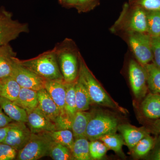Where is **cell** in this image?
<instances>
[{
  "label": "cell",
  "mask_w": 160,
  "mask_h": 160,
  "mask_svg": "<svg viewBox=\"0 0 160 160\" xmlns=\"http://www.w3.org/2000/svg\"><path fill=\"white\" fill-rule=\"evenodd\" d=\"M95 0H77L75 7L79 11H85L89 8V6L92 4Z\"/></svg>",
  "instance_id": "obj_37"
},
{
  "label": "cell",
  "mask_w": 160,
  "mask_h": 160,
  "mask_svg": "<svg viewBox=\"0 0 160 160\" xmlns=\"http://www.w3.org/2000/svg\"><path fill=\"white\" fill-rule=\"evenodd\" d=\"M143 66L146 72L148 88L153 93L160 94V69L153 63Z\"/></svg>",
  "instance_id": "obj_23"
},
{
  "label": "cell",
  "mask_w": 160,
  "mask_h": 160,
  "mask_svg": "<svg viewBox=\"0 0 160 160\" xmlns=\"http://www.w3.org/2000/svg\"><path fill=\"white\" fill-rule=\"evenodd\" d=\"M29 31L28 24L13 19L11 12L4 8L0 9V46L9 44L21 33Z\"/></svg>",
  "instance_id": "obj_6"
},
{
  "label": "cell",
  "mask_w": 160,
  "mask_h": 160,
  "mask_svg": "<svg viewBox=\"0 0 160 160\" xmlns=\"http://www.w3.org/2000/svg\"><path fill=\"white\" fill-rule=\"evenodd\" d=\"M52 142L47 132L32 133L29 142L18 151L16 160H37L48 155Z\"/></svg>",
  "instance_id": "obj_4"
},
{
  "label": "cell",
  "mask_w": 160,
  "mask_h": 160,
  "mask_svg": "<svg viewBox=\"0 0 160 160\" xmlns=\"http://www.w3.org/2000/svg\"><path fill=\"white\" fill-rule=\"evenodd\" d=\"M118 130L121 132L130 150H132L142 138L149 134L144 128H137L127 124L118 125Z\"/></svg>",
  "instance_id": "obj_13"
},
{
  "label": "cell",
  "mask_w": 160,
  "mask_h": 160,
  "mask_svg": "<svg viewBox=\"0 0 160 160\" xmlns=\"http://www.w3.org/2000/svg\"><path fill=\"white\" fill-rule=\"evenodd\" d=\"M26 124L32 133L48 132L57 130L54 122L47 117L38 107L27 112Z\"/></svg>",
  "instance_id": "obj_11"
},
{
  "label": "cell",
  "mask_w": 160,
  "mask_h": 160,
  "mask_svg": "<svg viewBox=\"0 0 160 160\" xmlns=\"http://www.w3.org/2000/svg\"><path fill=\"white\" fill-rule=\"evenodd\" d=\"M60 2L65 6H75L77 0H59Z\"/></svg>",
  "instance_id": "obj_39"
},
{
  "label": "cell",
  "mask_w": 160,
  "mask_h": 160,
  "mask_svg": "<svg viewBox=\"0 0 160 160\" xmlns=\"http://www.w3.org/2000/svg\"><path fill=\"white\" fill-rule=\"evenodd\" d=\"M107 147L99 140L89 142V153L91 159L99 160L104 157L109 150Z\"/></svg>",
  "instance_id": "obj_31"
},
{
  "label": "cell",
  "mask_w": 160,
  "mask_h": 160,
  "mask_svg": "<svg viewBox=\"0 0 160 160\" xmlns=\"http://www.w3.org/2000/svg\"><path fill=\"white\" fill-rule=\"evenodd\" d=\"M76 102L78 111H87L92 102L86 87L78 79L75 83Z\"/></svg>",
  "instance_id": "obj_22"
},
{
  "label": "cell",
  "mask_w": 160,
  "mask_h": 160,
  "mask_svg": "<svg viewBox=\"0 0 160 160\" xmlns=\"http://www.w3.org/2000/svg\"><path fill=\"white\" fill-rule=\"evenodd\" d=\"M14 122L4 112L0 106V127L8 126L12 122Z\"/></svg>",
  "instance_id": "obj_36"
},
{
  "label": "cell",
  "mask_w": 160,
  "mask_h": 160,
  "mask_svg": "<svg viewBox=\"0 0 160 160\" xmlns=\"http://www.w3.org/2000/svg\"><path fill=\"white\" fill-rule=\"evenodd\" d=\"M9 128V125L6 127H0V143L4 142Z\"/></svg>",
  "instance_id": "obj_38"
},
{
  "label": "cell",
  "mask_w": 160,
  "mask_h": 160,
  "mask_svg": "<svg viewBox=\"0 0 160 160\" xmlns=\"http://www.w3.org/2000/svg\"><path fill=\"white\" fill-rule=\"evenodd\" d=\"M152 153L150 159L160 160V135L155 140V143Z\"/></svg>",
  "instance_id": "obj_35"
},
{
  "label": "cell",
  "mask_w": 160,
  "mask_h": 160,
  "mask_svg": "<svg viewBox=\"0 0 160 160\" xmlns=\"http://www.w3.org/2000/svg\"><path fill=\"white\" fill-rule=\"evenodd\" d=\"M11 76L21 88H27L37 91L45 89L46 80L21 65L18 62L16 57L14 58Z\"/></svg>",
  "instance_id": "obj_8"
},
{
  "label": "cell",
  "mask_w": 160,
  "mask_h": 160,
  "mask_svg": "<svg viewBox=\"0 0 160 160\" xmlns=\"http://www.w3.org/2000/svg\"><path fill=\"white\" fill-rule=\"evenodd\" d=\"M118 126L117 119L111 115L102 112L92 114L87 126L86 137L90 141L99 140L103 136L116 133Z\"/></svg>",
  "instance_id": "obj_5"
},
{
  "label": "cell",
  "mask_w": 160,
  "mask_h": 160,
  "mask_svg": "<svg viewBox=\"0 0 160 160\" xmlns=\"http://www.w3.org/2000/svg\"><path fill=\"white\" fill-rule=\"evenodd\" d=\"M45 89L59 108L64 112L66 92V83L64 81H46Z\"/></svg>",
  "instance_id": "obj_14"
},
{
  "label": "cell",
  "mask_w": 160,
  "mask_h": 160,
  "mask_svg": "<svg viewBox=\"0 0 160 160\" xmlns=\"http://www.w3.org/2000/svg\"><path fill=\"white\" fill-rule=\"evenodd\" d=\"M129 78L132 92L136 98H144L148 86L146 70L143 66L132 60L129 66Z\"/></svg>",
  "instance_id": "obj_9"
},
{
  "label": "cell",
  "mask_w": 160,
  "mask_h": 160,
  "mask_svg": "<svg viewBox=\"0 0 160 160\" xmlns=\"http://www.w3.org/2000/svg\"><path fill=\"white\" fill-rule=\"evenodd\" d=\"M155 140L149 134L142 138L132 148V153L137 158L145 156L153 148Z\"/></svg>",
  "instance_id": "obj_28"
},
{
  "label": "cell",
  "mask_w": 160,
  "mask_h": 160,
  "mask_svg": "<svg viewBox=\"0 0 160 160\" xmlns=\"http://www.w3.org/2000/svg\"><path fill=\"white\" fill-rule=\"evenodd\" d=\"M155 126L156 129L160 132V119L158 120L155 123Z\"/></svg>",
  "instance_id": "obj_40"
},
{
  "label": "cell",
  "mask_w": 160,
  "mask_h": 160,
  "mask_svg": "<svg viewBox=\"0 0 160 160\" xmlns=\"http://www.w3.org/2000/svg\"><path fill=\"white\" fill-rule=\"evenodd\" d=\"M153 63L160 69V37H152Z\"/></svg>",
  "instance_id": "obj_34"
},
{
  "label": "cell",
  "mask_w": 160,
  "mask_h": 160,
  "mask_svg": "<svg viewBox=\"0 0 160 160\" xmlns=\"http://www.w3.org/2000/svg\"><path fill=\"white\" fill-rule=\"evenodd\" d=\"M99 140L102 141L108 149L117 153L122 152V148L125 144L122 136L116 134V132L103 136Z\"/></svg>",
  "instance_id": "obj_29"
},
{
  "label": "cell",
  "mask_w": 160,
  "mask_h": 160,
  "mask_svg": "<svg viewBox=\"0 0 160 160\" xmlns=\"http://www.w3.org/2000/svg\"><path fill=\"white\" fill-rule=\"evenodd\" d=\"M0 106L5 113L14 122L27 123V112L13 101L0 97Z\"/></svg>",
  "instance_id": "obj_17"
},
{
  "label": "cell",
  "mask_w": 160,
  "mask_h": 160,
  "mask_svg": "<svg viewBox=\"0 0 160 160\" xmlns=\"http://www.w3.org/2000/svg\"><path fill=\"white\" fill-rule=\"evenodd\" d=\"M72 152L75 160H91L89 140L86 137L75 139Z\"/></svg>",
  "instance_id": "obj_24"
},
{
  "label": "cell",
  "mask_w": 160,
  "mask_h": 160,
  "mask_svg": "<svg viewBox=\"0 0 160 160\" xmlns=\"http://www.w3.org/2000/svg\"><path fill=\"white\" fill-rule=\"evenodd\" d=\"M129 43L136 58L142 66L153 60L152 37L148 33L129 32Z\"/></svg>",
  "instance_id": "obj_7"
},
{
  "label": "cell",
  "mask_w": 160,
  "mask_h": 160,
  "mask_svg": "<svg viewBox=\"0 0 160 160\" xmlns=\"http://www.w3.org/2000/svg\"><path fill=\"white\" fill-rule=\"evenodd\" d=\"M135 3L146 11H160V0H135Z\"/></svg>",
  "instance_id": "obj_33"
},
{
  "label": "cell",
  "mask_w": 160,
  "mask_h": 160,
  "mask_svg": "<svg viewBox=\"0 0 160 160\" xmlns=\"http://www.w3.org/2000/svg\"><path fill=\"white\" fill-rule=\"evenodd\" d=\"M143 113L148 118H160V94L149 93L143 100L141 105Z\"/></svg>",
  "instance_id": "obj_18"
},
{
  "label": "cell",
  "mask_w": 160,
  "mask_h": 160,
  "mask_svg": "<svg viewBox=\"0 0 160 160\" xmlns=\"http://www.w3.org/2000/svg\"><path fill=\"white\" fill-rule=\"evenodd\" d=\"M126 27L129 32H147L148 23L146 10L135 5L129 14Z\"/></svg>",
  "instance_id": "obj_12"
},
{
  "label": "cell",
  "mask_w": 160,
  "mask_h": 160,
  "mask_svg": "<svg viewBox=\"0 0 160 160\" xmlns=\"http://www.w3.org/2000/svg\"><path fill=\"white\" fill-rule=\"evenodd\" d=\"M52 141L68 147L72 151L74 142V138L71 129L56 130L48 132Z\"/></svg>",
  "instance_id": "obj_25"
},
{
  "label": "cell",
  "mask_w": 160,
  "mask_h": 160,
  "mask_svg": "<svg viewBox=\"0 0 160 160\" xmlns=\"http://www.w3.org/2000/svg\"><path fill=\"white\" fill-rule=\"evenodd\" d=\"M48 155L54 160H75L70 149L54 141L52 143Z\"/></svg>",
  "instance_id": "obj_27"
},
{
  "label": "cell",
  "mask_w": 160,
  "mask_h": 160,
  "mask_svg": "<svg viewBox=\"0 0 160 160\" xmlns=\"http://www.w3.org/2000/svg\"><path fill=\"white\" fill-rule=\"evenodd\" d=\"M92 113L88 112L78 111L76 112L72 124L71 130L74 139L86 137V129Z\"/></svg>",
  "instance_id": "obj_20"
},
{
  "label": "cell",
  "mask_w": 160,
  "mask_h": 160,
  "mask_svg": "<svg viewBox=\"0 0 160 160\" xmlns=\"http://www.w3.org/2000/svg\"><path fill=\"white\" fill-rule=\"evenodd\" d=\"M71 44L70 40L66 39L54 47L60 70L64 82L67 84L77 81L79 69V57Z\"/></svg>",
  "instance_id": "obj_3"
},
{
  "label": "cell",
  "mask_w": 160,
  "mask_h": 160,
  "mask_svg": "<svg viewBox=\"0 0 160 160\" xmlns=\"http://www.w3.org/2000/svg\"><path fill=\"white\" fill-rule=\"evenodd\" d=\"M147 11L148 33L151 37H160V11Z\"/></svg>",
  "instance_id": "obj_30"
},
{
  "label": "cell",
  "mask_w": 160,
  "mask_h": 160,
  "mask_svg": "<svg viewBox=\"0 0 160 160\" xmlns=\"http://www.w3.org/2000/svg\"><path fill=\"white\" fill-rule=\"evenodd\" d=\"M17 61L22 66L36 73L46 81H64L60 70L54 48L36 57Z\"/></svg>",
  "instance_id": "obj_1"
},
{
  "label": "cell",
  "mask_w": 160,
  "mask_h": 160,
  "mask_svg": "<svg viewBox=\"0 0 160 160\" xmlns=\"http://www.w3.org/2000/svg\"><path fill=\"white\" fill-rule=\"evenodd\" d=\"M18 151L5 143H0V160H12L16 158Z\"/></svg>",
  "instance_id": "obj_32"
},
{
  "label": "cell",
  "mask_w": 160,
  "mask_h": 160,
  "mask_svg": "<svg viewBox=\"0 0 160 160\" xmlns=\"http://www.w3.org/2000/svg\"><path fill=\"white\" fill-rule=\"evenodd\" d=\"M78 79L86 87L92 103L122 110L101 86L81 56L79 57V69Z\"/></svg>",
  "instance_id": "obj_2"
},
{
  "label": "cell",
  "mask_w": 160,
  "mask_h": 160,
  "mask_svg": "<svg viewBox=\"0 0 160 160\" xmlns=\"http://www.w3.org/2000/svg\"><path fill=\"white\" fill-rule=\"evenodd\" d=\"M75 83H66V92L65 99L64 112L69 117L73 118L77 110L76 102Z\"/></svg>",
  "instance_id": "obj_26"
},
{
  "label": "cell",
  "mask_w": 160,
  "mask_h": 160,
  "mask_svg": "<svg viewBox=\"0 0 160 160\" xmlns=\"http://www.w3.org/2000/svg\"><path fill=\"white\" fill-rule=\"evenodd\" d=\"M26 123L13 122L9 128L4 143L8 144L18 151L29 142L32 133Z\"/></svg>",
  "instance_id": "obj_10"
},
{
  "label": "cell",
  "mask_w": 160,
  "mask_h": 160,
  "mask_svg": "<svg viewBox=\"0 0 160 160\" xmlns=\"http://www.w3.org/2000/svg\"><path fill=\"white\" fill-rule=\"evenodd\" d=\"M21 86L11 76L0 79V97L14 102L19 93Z\"/></svg>",
  "instance_id": "obj_21"
},
{
  "label": "cell",
  "mask_w": 160,
  "mask_h": 160,
  "mask_svg": "<svg viewBox=\"0 0 160 160\" xmlns=\"http://www.w3.org/2000/svg\"><path fill=\"white\" fill-rule=\"evenodd\" d=\"M16 57V53L9 44L0 46V79L11 76Z\"/></svg>",
  "instance_id": "obj_16"
},
{
  "label": "cell",
  "mask_w": 160,
  "mask_h": 160,
  "mask_svg": "<svg viewBox=\"0 0 160 160\" xmlns=\"http://www.w3.org/2000/svg\"><path fill=\"white\" fill-rule=\"evenodd\" d=\"M14 102L26 112L37 108L39 102L38 91L27 88H21L18 96Z\"/></svg>",
  "instance_id": "obj_19"
},
{
  "label": "cell",
  "mask_w": 160,
  "mask_h": 160,
  "mask_svg": "<svg viewBox=\"0 0 160 160\" xmlns=\"http://www.w3.org/2000/svg\"><path fill=\"white\" fill-rule=\"evenodd\" d=\"M38 106L47 117L54 122L61 113L59 108L45 89L38 91Z\"/></svg>",
  "instance_id": "obj_15"
}]
</instances>
